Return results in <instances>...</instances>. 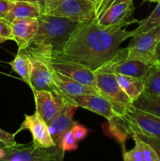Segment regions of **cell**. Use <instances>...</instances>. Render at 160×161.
<instances>
[{"mask_svg": "<svg viewBox=\"0 0 160 161\" xmlns=\"http://www.w3.org/2000/svg\"><path fill=\"white\" fill-rule=\"evenodd\" d=\"M58 146L64 153L67 152V151L75 150L78 148V141L74 137L72 130H70L63 135Z\"/></svg>", "mask_w": 160, "mask_h": 161, "instance_id": "cell-26", "label": "cell"}, {"mask_svg": "<svg viewBox=\"0 0 160 161\" xmlns=\"http://www.w3.org/2000/svg\"><path fill=\"white\" fill-rule=\"evenodd\" d=\"M49 58L53 69L56 72L78 83L97 88L96 74L94 71L72 61H66L58 58Z\"/></svg>", "mask_w": 160, "mask_h": 161, "instance_id": "cell-13", "label": "cell"}, {"mask_svg": "<svg viewBox=\"0 0 160 161\" xmlns=\"http://www.w3.org/2000/svg\"><path fill=\"white\" fill-rule=\"evenodd\" d=\"M0 39L6 40H13L11 23L5 19H0Z\"/></svg>", "mask_w": 160, "mask_h": 161, "instance_id": "cell-29", "label": "cell"}, {"mask_svg": "<svg viewBox=\"0 0 160 161\" xmlns=\"http://www.w3.org/2000/svg\"><path fill=\"white\" fill-rule=\"evenodd\" d=\"M144 1L152 2V3H158L160 2V0H144Z\"/></svg>", "mask_w": 160, "mask_h": 161, "instance_id": "cell-35", "label": "cell"}, {"mask_svg": "<svg viewBox=\"0 0 160 161\" xmlns=\"http://www.w3.org/2000/svg\"><path fill=\"white\" fill-rule=\"evenodd\" d=\"M98 1H99V0H98Z\"/></svg>", "mask_w": 160, "mask_h": 161, "instance_id": "cell-41", "label": "cell"}, {"mask_svg": "<svg viewBox=\"0 0 160 161\" xmlns=\"http://www.w3.org/2000/svg\"><path fill=\"white\" fill-rule=\"evenodd\" d=\"M13 2L9 0H0V19H6Z\"/></svg>", "mask_w": 160, "mask_h": 161, "instance_id": "cell-32", "label": "cell"}, {"mask_svg": "<svg viewBox=\"0 0 160 161\" xmlns=\"http://www.w3.org/2000/svg\"><path fill=\"white\" fill-rule=\"evenodd\" d=\"M24 130H28L31 132L32 143L36 147L47 149L56 146L49 132L47 124L36 110L32 115L24 114V120L14 133V135L16 136Z\"/></svg>", "mask_w": 160, "mask_h": 161, "instance_id": "cell-11", "label": "cell"}, {"mask_svg": "<svg viewBox=\"0 0 160 161\" xmlns=\"http://www.w3.org/2000/svg\"><path fill=\"white\" fill-rule=\"evenodd\" d=\"M36 111L46 124L62 112L71 101L64 96L51 91H33Z\"/></svg>", "mask_w": 160, "mask_h": 161, "instance_id": "cell-10", "label": "cell"}, {"mask_svg": "<svg viewBox=\"0 0 160 161\" xmlns=\"http://www.w3.org/2000/svg\"><path fill=\"white\" fill-rule=\"evenodd\" d=\"M159 41L160 25H158L149 31L133 36L126 47V57L149 64L158 63L155 58V50Z\"/></svg>", "mask_w": 160, "mask_h": 161, "instance_id": "cell-5", "label": "cell"}, {"mask_svg": "<svg viewBox=\"0 0 160 161\" xmlns=\"http://www.w3.org/2000/svg\"><path fill=\"white\" fill-rule=\"evenodd\" d=\"M11 2H28V3H32L35 4H38L40 6L42 9L45 10V1L46 0H9Z\"/></svg>", "mask_w": 160, "mask_h": 161, "instance_id": "cell-33", "label": "cell"}, {"mask_svg": "<svg viewBox=\"0 0 160 161\" xmlns=\"http://www.w3.org/2000/svg\"><path fill=\"white\" fill-rule=\"evenodd\" d=\"M138 24L137 28L134 29V36L149 31L154 27L160 25V2L150 15L147 18L138 21Z\"/></svg>", "mask_w": 160, "mask_h": 161, "instance_id": "cell-24", "label": "cell"}, {"mask_svg": "<svg viewBox=\"0 0 160 161\" xmlns=\"http://www.w3.org/2000/svg\"><path fill=\"white\" fill-rule=\"evenodd\" d=\"M64 152L56 146L39 148L31 144H18L0 147V161H63Z\"/></svg>", "mask_w": 160, "mask_h": 161, "instance_id": "cell-3", "label": "cell"}, {"mask_svg": "<svg viewBox=\"0 0 160 161\" xmlns=\"http://www.w3.org/2000/svg\"><path fill=\"white\" fill-rule=\"evenodd\" d=\"M2 145H3V144H1V143H0V146H2Z\"/></svg>", "mask_w": 160, "mask_h": 161, "instance_id": "cell-39", "label": "cell"}, {"mask_svg": "<svg viewBox=\"0 0 160 161\" xmlns=\"http://www.w3.org/2000/svg\"><path fill=\"white\" fill-rule=\"evenodd\" d=\"M63 96L68 98L78 107L86 108L93 113L100 115L108 121L116 116H120L113 104L103 96L95 95V94H85V95L64 94Z\"/></svg>", "mask_w": 160, "mask_h": 161, "instance_id": "cell-12", "label": "cell"}, {"mask_svg": "<svg viewBox=\"0 0 160 161\" xmlns=\"http://www.w3.org/2000/svg\"><path fill=\"white\" fill-rule=\"evenodd\" d=\"M122 116L144 135L160 138V117L158 116L135 108Z\"/></svg>", "mask_w": 160, "mask_h": 161, "instance_id": "cell-14", "label": "cell"}, {"mask_svg": "<svg viewBox=\"0 0 160 161\" xmlns=\"http://www.w3.org/2000/svg\"><path fill=\"white\" fill-rule=\"evenodd\" d=\"M28 56L31 62V91H51L56 92L54 69L49 58L35 55Z\"/></svg>", "mask_w": 160, "mask_h": 161, "instance_id": "cell-9", "label": "cell"}, {"mask_svg": "<svg viewBox=\"0 0 160 161\" xmlns=\"http://www.w3.org/2000/svg\"><path fill=\"white\" fill-rule=\"evenodd\" d=\"M96 2H97H97H98V0H96ZM96 5H97V4H96Z\"/></svg>", "mask_w": 160, "mask_h": 161, "instance_id": "cell-38", "label": "cell"}, {"mask_svg": "<svg viewBox=\"0 0 160 161\" xmlns=\"http://www.w3.org/2000/svg\"><path fill=\"white\" fill-rule=\"evenodd\" d=\"M39 19H17L11 22L13 41L18 47V51L27 48L39 29Z\"/></svg>", "mask_w": 160, "mask_h": 161, "instance_id": "cell-16", "label": "cell"}, {"mask_svg": "<svg viewBox=\"0 0 160 161\" xmlns=\"http://www.w3.org/2000/svg\"><path fill=\"white\" fill-rule=\"evenodd\" d=\"M95 9L92 0H46L44 14L83 23L95 17Z\"/></svg>", "mask_w": 160, "mask_h": 161, "instance_id": "cell-4", "label": "cell"}, {"mask_svg": "<svg viewBox=\"0 0 160 161\" xmlns=\"http://www.w3.org/2000/svg\"><path fill=\"white\" fill-rule=\"evenodd\" d=\"M5 42V41H4V40H3V39H0V43H1V42Z\"/></svg>", "mask_w": 160, "mask_h": 161, "instance_id": "cell-36", "label": "cell"}, {"mask_svg": "<svg viewBox=\"0 0 160 161\" xmlns=\"http://www.w3.org/2000/svg\"><path fill=\"white\" fill-rule=\"evenodd\" d=\"M78 108V107L72 102L64 107L59 115L47 124L49 132L57 146L63 135L72 130L74 125L77 123L73 120V116L75 111Z\"/></svg>", "mask_w": 160, "mask_h": 161, "instance_id": "cell-15", "label": "cell"}, {"mask_svg": "<svg viewBox=\"0 0 160 161\" xmlns=\"http://www.w3.org/2000/svg\"><path fill=\"white\" fill-rule=\"evenodd\" d=\"M152 64L126 57V48L119 49L115 56L99 68L95 72L111 73L125 76L136 77L144 80Z\"/></svg>", "mask_w": 160, "mask_h": 161, "instance_id": "cell-7", "label": "cell"}, {"mask_svg": "<svg viewBox=\"0 0 160 161\" xmlns=\"http://www.w3.org/2000/svg\"><path fill=\"white\" fill-rule=\"evenodd\" d=\"M39 29L24 51L28 55L54 58L62 53L78 22L65 17L42 14Z\"/></svg>", "mask_w": 160, "mask_h": 161, "instance_id": "cell-2", "label": "cell"}, {"mask_svg": "<svg viewBox=\"0 0 160 161\" xmlns=\"http://www.w3.org/2000/svg\"><path fill=\"white\" fill-rule=\"evenodd\" d=\"M133 1V0H99L96 5L95 9V17L94 18H98L107 9L111 7L113 5H115L117 3H122V2H129Z\"/></svg>", "mask_w": 160, "mask_h": 161, "instance_id": "cell-28", "label": "cell"}, {"mask_svg": "<svg viewBox=\"0 0 160 161\" xmlns=\"http://www.w3.org/2000/svg\"><path fill=\"white\" fill-rule=\"evenodd\" d=\"M115 76L119 86L133 102L144 92V80L143 79L122 75H115Z\"/></svg>", "mask_w": 160, "mask_h": 161, "instance_id": "cell-20", "label": "cell"}, {"mask_svg": "<svg viewBox=\"0 0 160 161\" xmlns=\"http://www.w3.org/2000/svg\"><path fill=\"white\" fill-rule=\"evenodd\" d=\"M155 58H156L157 62L160 63V41L158 42L156 50H155Z\"/></svg>", "mask_w": 160, "mask_h": 161, "instance_id": "cell-34", "label": "cell"}, {"mask_svg": "<svg viewBox=\"0 0 160 161\" xmlns=\"http://www.w3.org/2000/svg\"><path fill=\"white\" fill-rule=\"evenodd\" d=\"M8 64L11 66L13 71L18 74L23 81L26 83L28 86L32 88L31 83V62L28 53L24 50L17 51V55L13 61H9Z\"/></svg>", "mask_w": 160, "mask_h": 161, "instance_id": "cell-19", "label": "cell"}, {"mask_svg": "<svg viewBox=\"0 0 160 161\" xmlns=\"http://www.w3.org/2000/svg\"><path fill=\"white\" fill-rule=\"evenodd\" d=\"M97 88L102 96L109 100L120 116L133 109V102L121 88L115 74L95 72Z\"/></svg>", "mask_w": 160, "mask_h": 161, "instance_id": "cell-6", "label": "cell"}, {"mask_svg": "<svg viewBox=\"0 0 160 161\" xmlns=\"http://www.w3.org/2000/svg\"><path fill=\"white\" fill-rule=\"evenodd\" d=\"M2 146H3V145H2ZM1 146H0V147H1Z\"/></svg>", "mask_w": 160, "mask_h": 161, "instance_id": "cell-40", "label": "cell"}, {"mask_svg": "<svg viewBox=\"0 0 160 161\" xmlns=\"http://www.w3.org/2000/svg\"><path fill=\"white\" fill-rule=\"evenodd\" d=\"M72 131L73 133V135L75 138V139L78 142H79L86 138L89 130H88V129L86 127H84L82 124H79L77 122L72 128Z\"/></svg>", "mask_w": 160, "mask_h": 161, "instance_id": "cell-31", "label": "cell"}, {"mask_svg": "<svg viewBox=\"0 0 160 161\" xmlns=\"http://www.w3.org/2000/svg\"><path fill=\"white\" fill-rule=\"evenodd\" d=\"M130 137L133 139L135 142H137L139 144L140 147H141V150H142L143 157H144V161H159L158 157L157 156L156 153L155 152L152 146H149L147 143L144 142V141L140 139L138 137H136L134 135H130Z\"/></svg>", "mask_w": 160, "mask_h": 161, "instance_id": "cell-25", "label": "cell"}, {"mask_svg": "<svg viewBox=\"0 0 160 161\" xmlns=\"http://www.w3.org/2000/svg\"><path fill=\"white\" fill-rule=\"evenodd\" d=\"M160 94V63L151 65L145 78L142 95L155 96Z\"/></svg>", "mask_w": 160, "mask_h": 161, "instance_id": "cell-21", "label": "cell"}, {"mask_svg": "<svg viewBox=\"0 0 160 161\" xmlns=\"http://www.w3.org/2000/svg\"><path fill=\"white\" fill-rule=\"evenodd\" d=\"M124 161H144L142 150L137 142H135V146L129 151H123Z\"/></svg>", "mask_w": 160, "mask_h": 161, "instance_id": "cell-27", "label": "cell"}, {"mask_svg": "<svg viewBox=\"0 0 160 161\" xmlns=\"http://www.w3.org/2000/svg\"><path fill=\"white\" fill-rule=\"evenodd\" d=\"M133 36L134 30L100 28L93 18L78 23L62 53L54 58L77 63L95 72L115 56L122 42Z\"/></svg>", "mask_w": 160, "mask_h": 161, "instance_id": "cell-1", "label": "cell"}, {"mask_svg": "<svg viewBox=\"0 0 160 161\" xmlns=\"http://www.w3.org/2000/svg\"><path fill=\"white\" fill-rule=\"evenodd\" d=\"M133 105L136 109L160 117V94L155 96H144L141 94L133 102Z\"/></svg>", "mask_w": 160, "mask_h": 161, "instance_id": "cell-22", "label": "cell"}, {"mask_svg": "<svg viewBox=\"0 0 160 161\" xmlns=\"http://www.w3.org/2000/svg\"><path fill=\"white\" fill-rule=\"evenodd\" d=\"M0 143L6 147H10L17 144L15 141L14 134H10L0 128Z\"/></svg>", "mask_w": 160, "mask_h": 161, "instance_id": "cell-30", "label": "cell"}, {"mask_svg": "<svg viewBox=\"0 0 160 161\" xmlns=\"http://www.w3.org/2000/svg\"><path fill=\"white\" fill-rule=\"evenodd\" d=\"M92 1H93V2H94V3H96V4H97V2H96V0H92Z\"/></svg>", "mask_w": 160, "mask_h": 161, "instance_id": "cell-37", "label": "cell"}, {"mask_svg": "<svg viewBox=\"0 0 160 161\" xmlns=\"http://www.w3.org/2000/svg\"><path fill=\"white\" fill-rule=\"evenodd\" d=\"M122 117L125 123V126H126L127 128V133H128L129 136H130V135H136V136L138 137L140 139L142 140L144 142L147 143L149 146H152V149H153L154 150H155V152L156 153L157 156H158V160L160 161V138H155V137L148 136V135H144V133L140 131L132 123H130V121H128L126 119H125L124 116H122Z\"/></svg>", "mask_w": 160, "mask_h": 161, "instance_id": "cell-23", "label": "cell"}, {"mask_svg": "<svg viewBox=\"0 0 160 161\" xmlns=\"http://www.w3.org/2000/svg\"><path fill=\"white\" fill-rule=\"evenodd\" d=\"M54 80L56 86V93L64 95H85V94H95L100 95V91L93 86L83 84L81 83L72 80L54 70Z\"/></svg>", "mask_w": 160, "mask_h": 161, "instance_id": "cell-17", "label": "cell"}, {"mask_svg": "<svg viewBox=\"0 0 160 161\" xmlns=\"http://www.w3.org/2000/svg\"><path fill=\"white\" fill-rule=\"evenodd\" d=\"M44 14V9L38 4L28 2H13L6 19L9 23L17 19L38 18Z\"/></svg>", "mask_w": 160, "mask_h": 161, "instance_id": "cell-18", "label": "cell"}, {"mask_svg": "<svg viewBox=\"0 0 160 161\" xmlns=\"http://www.w3.org/2000/svg\"><path fill=\"white\" fill-rule=\"evenodd\" d=\"M134 11L133 1L122 2L113 5L107 9L98 18H93L96 23L102 28L108 30L122 29V28L137 22L139 20H131Z\"/></svg>", "mask_w": 160, "mask_h": 161, "instance_id": "cell-8", "label": "cell"}]
</instances>
